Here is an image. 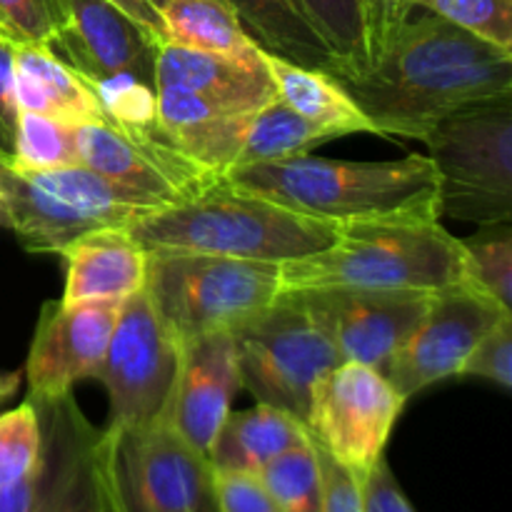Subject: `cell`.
Instances as JSON below:
<instances>
[{"mask_svg": "<svg viewBox=\"0 0 512 512\" xmlns=\"http://www.w3.org/2000/svg\"><path fill=\"white\" fill-rule=\"evenodd\" d=\"M338 80L375 133L425 140L465 105L512 93V50L423 10L393 30L368 68Z\"/></svg>", "mask_w": 512, "mask_h": 512, "instance_id": "obj_1", "label": "cell"}, {"mask_svg": "<svg viewBox=\"0 0 512 512\" xmlns=\"http://www.w3.org/2000/svg\"><path fill=\"white\" fill-rule=\"evenodd\" d=\"M225 183L260 195L305 218L333 225L440 220V180L428 155H405L383 163L290 155L240 165Z\"/></svg>", "mask_w": 512, "mask_h": 512, "instance_id": "obj_2", "label": "cell"}, {"mask_svg": "<svg viewBox=\"0 0 512 512\" xmlns=\"http://www.w3.org/2000/svg\"><path fill=\"white\" fill-rule=\"evenodd\" d=\"M128 233L145 253H200L285 263L325 250L340 225L305 218L220 180L188 200L135 215Z\"/></svg>", "mask_w": 512, "mask_h": 512, "instance_id": "obj_3", "label": "cell"}, {"mask_svg": "<svg viewBox=\"0 0 512 512\" xmlns=\"http://www.w3.org/2000/svg\"><path fill=\"white\" fill-rule=\"evenodd\" d=\"M470 283L465 250L438 220L343 225L325 250L280 263V290L440 293Z\"/></svg>", "mask_w": 512, "mask_h": 512, "instance_id": "obj_4", "label": "cell"}, {"mask_svg": "<svg viewBox=\"0 0 512 512\" xmlns=\"http://www.w3.org/2000/svg\"><path fill=\"white\" fill-rule=\"evenodd\" d=\"M145 293L178 343L235 333L280 295V265L200 253H148Z\"/></svg>", "mask_w": 512, "mask_h": 512, "instance_id": "obj_5", "label": "cell"}, {"mask_svg": "<svg viewBox=\"0 0 512 512\" xmlns=\"http://www.w3.org/2000/svg\"><path fill=\"white\" fill-rule=\"evenodd\" d=\"M440 180V215L473 225L512 218V93L440 120L428 138Z\"/></svg>", "mask_w": 512, "mask_h": 512, "instance_id": "obj_6", "label": "cell"}, {"mask_svg": "<svg viewBox=\"0 0 512 512\" xmlns=\"http://www.w3.org/2000/svg\"><path fill=\"white\" fill-rule=\"evenodd\" d=\"M0 188L8 203L10 230L35 255H60L93 230L128 228L135 215L153 208L143 195L83 163L28 173L0 163Z\"/></svg>", "mask_w": 512, "mask_h": 512, "instance_id": "obj_7", "label": "cell"}, {"mask_svg": "<svg viewBox=\"0 0 512 512\" xmlns=\"http://www.w3.org/2000/svg\"><path fill=\"white\" fill-rule=\"evenodd\" d=\"M100 465L118 512H220L213 463L165 420L100 430Z\"/></svg>", "mask_w": 512, "mask_h": 512, "instance_id": "obj_8", "label": "cell"}, {"mask_svg": "<svg viewBox=\"0 0 512 512\" xmlns=\"http://www.w3.org/2000/svg\"><path fill=\"white\" fill-rule=\"evenodd\" d=\"M233 335L243 388L258 403L285 410L300 423L315 383L343 363L333 340L290 290H280L263 313Z\"/></svg>", "mask_w": 512, "mask_h": 512, "instance_id": "obj_9", "label": "cell"}, {"mask_svg": "<svg viewBox=\"0 0 512 512\" xmlns=\"http://www.w3.org/2000/svg\"><path fill=\"white\" fill-rule=\"evenodd\" d=\"M405 403L380 370L340 363L315 383L303 425L318 448L365 480L385 458Z\"/></svg>", "mask_w": 512, "mask_h": 512, "instance_id": "obj_10", "label": "cell"}, {"mask_svg": "<svg viewBox=\"0 0 512 512\" xmlns=\"http://www.w3.org/2000/svg\"><path fill=\"white\" fill-rule=\"evenodd\" d=\"M178 368L180 343L160 323L145 288L125 298L93 378L108 395V428L165 420Z\"/></svg>", "mask_w": 512, "mask_h": 512, "instance_id": "obj_11", "label": "cell"}, {"mask_svg": "<svg viewBox=\"0 0 512 512\" xmlns=\"http://www.w3.org/2000/svg\"><path fill=\"white\" fill-rule=\"evenodd\" d=\"M78 155L85 168L143 195L153 208L188 200L223 180L183 153L158 118L143 125H78Z\"/></svg>", "mask_w": 512, "mask_h": 512, "instance_id": "obj_12", "label": "cell"}, {"mask_svg": "<svg viewBox=\"0 0 512 512\" xmlns=\"http://www.w3.org/2000/svg\"><path fill=\"white\" fill-rule=\"evenodd\" d=\"M505 315H512V310L503 308L473 283L440 290L433 295L423 320L390 355L383 375L405 400H410L420 390L458 375L470 350Z\"/></svg>", "mask_w": 512, "mask_h": 512, "instance_id": "obj_13", "label": "cell"}, {"mask_svg": "<svg viewBox=\"0 0 512 512\" xmlns=\"http://www.w3.org/2000/svg\"><path fill=\"white\" fill-rule=\"evenodd\" d=\"M298 293L305 308L333 340L343 363H363L383 373L390 355L423 320L435 293L415 290L315 288Z\"/></svg>", "mask_w": 512, "mask_h": 512, "instance_id": "obj_14", "label": "cell"}, {"mask_svg": "<svg viewBox=\"0 0 512 512\" xmlns=\"http://www.w3.org/2000/svg\"><path fill=\"white\" fill-rule=\"evenodd\" d=\"M35 408L40 458L33 512H118L100 465V430L88 423L73 393Z\"/></svg>", "mask_w": 512, "mask_h": 512, "instance_id": "obj_15", "label": "cell"}, {"mask_svg": "<svg viewBox=\"0 0 512 512\" xmlns=\"http://www.w3.org/2000/svg\"><path fill=\"white\" fill-rule=\"evenodd\" d=\"M123 300H48L30 340L25 378L28 400H58L80 380H93L113 335Z\"/></svg>", "mask_w": 512, "mask_h": 512, "instance_id": "obj_16", "label": "cell"}, {"mask_svg": "<svg viewBox=\"0 0 512 512\" xmlns=\"http://www.w3.org/2000/svg\"><path fill=\"white\" fill-rule=\"evenodd\" d=\"M65 25L48 48L90 85L118 78L155 90L160 40L110 0H63Z\"/></svg>", "mask_w": 512, "mask_h": 512, "instance_id": "obj_17", "label": "cell"}, {"mask_svg": "<svg viewBox=\"0 0 512 512\" xmlns=\"http://www.w3.org/2000/svg\"><path fill=\"white\" fill-rule=\"evenodd\" d=\"M240 388L243 380L233 333H210L180 343V368L165 423L200 453L210 455Z\"/></svg>", "mask_w": 512, "mask_h": 512, "instance_id": "obj_18", "label": "cell"}, {"mask_svg": "<svg viewBox=\"0 0 512 512\" xmlns=\"http://www.w3.org/2000/svg\"><path fill=\"white\" fill-rule=\"evenodd\" d=\"M160 85L188 90L220 118L253 113L275 98L268 68H245L235 60L173 43H160L158 63H155V88Z\"/></svg>", "mask_w": 512, "mask_h": 512, "instance_id": "obj_19", "label": "cell"}, {"mask_svg": "<svg viewBox=\"0 0 512 512\" xmlns=\"http://www.w3.org/2000/svg\"><path fill=\"white\" fill-rule=\"evenodd\" d=\"M65 290L60 303L125 300L145 288L148 253L128 228H100L63 250Z\"/></svg>", "mask_w": 512, "mask_h": 512, "instance_id": "obj_20", "label": "cell"}, {"mask_svg": "<svg viewBox=\"0 0 512 512\" xmlns=\"http://www.w3.org/2000/svg\"><path fill=\"white\" fill-rule=\"evenodd\" d=\"M15 100L20 110L75 128L105 123L93 85L45 45H15Z\"/></svg>", "mask_w": 512, "mask_h": 512, "instance_id": "obj_21", "label": "cell"}, {"mask_svg": "<svg viewBox=\"0 0 512 512\" xmlns=\"http://www.w3.org/2000/svg\"><path fill=\"white\" fill-rule=\"evenodd\" d=\"M308 440V430L295 415L258 403L250 410H230L208 458L215 473L258 475L265 463Z\"/></svg>", "mask_w": 512, "mask_h": 512, "instance_id": "obj_22", "label": "cell"}, {"mask_svg": "<svg viewBox=\"0 0 512 512\" xmlns=\"http://www.w3.org/2000/svg\"><path fill=\"white\" fill-rule=\"evenodd\" d=\"M265 68L273 80L275 95L288 108H293L305 123L325 135V140L343 138L355 133H375L373 123L365 118L348 90L330 73L318 68L288 63L283 58L265 53Z\"/></svg>", "mask_w": 512, "mask_h": 512, "instance_id": "obj_23", "label": "cell"}, {"mask_svg": "<svg viewBox=\"0 0 512 512\" xmlns=\"http://www.w3.org/2000/svg\"><path fill=\"white\" fill-rule=\"evenodd\" d=\"M263 53L333 73L338 60L300 0H225Z\"/></svg>", "mask_w": 512, "mask_h": 512, "instance_id": "obj_24", "label": "cell"}, {"mask_svg": "<svg viewBox=\"0 0 512 512\" xmlns=\"http://www.w3.org/2000/svg\"><path fill=\"white\" fill-rule=\"evenodd\" d=\"M163 43L183 45L200 53L235 60L245 68L265 70V53L243 30L240 20L223 0H170L160 8Z\"/></svg>", "mask_w": 512, "mask_h": 512, "instance_id": "obj_25", "label": "cell"}, {"mask_svg": "<svg viewBox=\"0 0 512 512\" xmlns=\"http://www.w3.org/2000/svg\"><path fill=\"white\" fill-rule=\"evenodd\" d=\"M328 143L320 130L305 123L293 108L275 95L273 100L250 113L245 123L243 150L235 168L253 163H268V160L290 158V155L310 153L315 145ZM233 170V168H230Z\"/></svg>", "mask_w": 512, "mask_h": 512, "instance_id": "obj_26", "label": "cell"}, {"mask_svg": "<svg viewBox=\"0 0 512 512\" xmlns=\"http://www.w3.org/2000/svg\"><path fill=\"white\" fill-rule=\"evenodd\" d=\"M300 5L338 60L333 78L358 73L370 63L365 0H300Z\"/></svg>", "mask_w": 512, "mask_h": 512, "instance_id": "obj_27", "label": "cell"}, {"mask_svg": "<svg viewBox=\"0 0 512 512\" xmlns=\"http://www.w3.org/2000/svg\"><path fill=\"white\" fill-rule=\"evenodd\" d=\"M255 478L283 512H323V478L315 445L303 443L265 463Z\"/></svg>", "mask_w": 512, "mask_h": 512, "instance_id": "obj_28", "label": "cell"}, {"mask_svg": "<svg viewBox=\"0 0 512 512\" xmlns=\"http://www.w3.org/2000/svg\"><path fill=\"white\" fill-rule=\"evenodd\" d=\"M78 163V128L75 125L20 110L10 168L28 173V170H53Z\"/></svg>", "mask_w": 512, "mask_h": 512, "instance_id": "obj_29", "label": "cell"}, {"mask_svg": "<svg viewBox=\"0 0 512 512\" xmlns=\"http://www.w3.org/2000/svg\"><path fill=\"white\" fill-rule=\"evenodd\" d=\"M468 263V280L512 310V228L510 223L478 225V233L460 240Z\"/></svg>", "mask_w": 512, "mask_h": 512, "instance_id": "obj_30", "label": "cell"}, {"mask_svg": "<svg viewBox=\"0 0 512 512\" xmlns=\"http://www.w3.org/2000/svg\"><path fill=\"white\" fill-rule=\"evenodd\" d=\"M40 458V418L33 400L0 415V493L28 478Z\"/></svg>", "mask_w": 512, "mask_h": 512, "instance_id": "obj_31", "label": "cell"}, {"mask_svg": "<svg viewBox=\"0 0 512 512\" xmlns=\"http://www.w3.org/2000/svg\"><path fill=\"white\" fill-rule=\"evenodd\" d=\"M405 8L430 10L485 43L512 50V0H405Z\"/></svg>", "mask_w": 512, "mask_h": 512, "instance_id": "obj_32", "label": "cell"}, {"mask_svg": "<svg viewBox=\"0 0 512 512\" xmlns=\"http://www.w3.org/2000/svg\"><path fill=\"white\" fill-rule=\"evenodd\" d=\"M63 25V0H0V38L13 45L48 48Z\"/></svg>", "mask_w": 512, "mask_h": 512, "instance_id": "obj_33", "label": "cell"}, {"mask_svg": "<svg viewBox=\"0 0 512 512\" xmlns=\"http://www.w3.org/2000/svg\"><path fill=\"white\" fill-rule=\"evenodd\" d=\"M458 375L493 380L505 390L512 388V315H505L478 340Z\"/></svg>", "mask_w": 512, "mask_h": 512, "instance_id": "obj_34", "label": "cell"}, {"mask_svg": "<svg viewBox=\"0 0 512 512\" xmlns=\"http://www.w3.org/2000/svg\"><path fill=\"white\" fill-rule=\"evenodd\" d=\"M315 450H318L320 478H323V512H365L363 480L330 458L323 448L315 445Z\"/></svg>", "mask_w": 512, "mask_h": 512, "instance_id": "obj_35", "label": "cell"}, {"mask_svg": "<svg viewBox=\"0 0 512 512\" xmlns=\"http://www.w3.org/2000/svg\"><path fill=\"white\" fill-rule=\"evenodd\" d=\"M220 512H283L255 475L215 473Z\"/></svg>", "mask_w": 512, "mask_h": 512, "instance_id": "obj_36", "label": "cell"}, {"mask_svg": "<svg viewBox=\"0 0 512 512\" xmlns=\"http://www.w3.org/2000/svg\"><path fill=\"white\" fill-rule=\"evenodd\" d=\"M20 108L15 100V45L0 38V163L10 165Z\"/></svg>", "mask_w": 512, "mask_h": 512, "instance_id": "obj_37", "label": "cell"}, {"mask_svg": "<svg viewBox=\"0 0 512 512\" xmlns=\"http://www.w3.org/2000/svg\"><path fill=\"white\" fill-rule=\"evenodd\" d=\"M363 498L365 512H418L403 493L385 458L363 480Z\"/></svg>", "mask_w": 512, "mask_h": 512, "instance_id": "obj_38", "label": "cell"}, {"mask_svg": "<svg viewBox=\"0 0 512 512\" xmlns=\"http://www.w3.org/2000/svg\"><path fill=\"white\" fill-rule=\"evenodd\" d=\"M38 495V465L25 480L0 493V512H33Z\"/></svg>", "mask_w": 512, "mask_h": 512, "instance_id": "obj_39", "label": "cell"}, {"mask_svg": "<svg viewBox=\"0 0 512 512\" xmlns=\"http://www.w3.org/2000/svg\"><path fill=\"white\" fill-rule=\"evenodd\" d=\"M113 5H118L123 13H128L130 18L138 20L143 28H148L150 33L155 35V38L163 43L165 40V28H163V15H160V10L155 8L150 0H110Z\"/></svg>", "mask_w": 512, "mask_h": 512, "instance_id": "obj_40", "label": "cell"}, {"mask_svg": "<svg viewBox=\"0 0 512 512\" xmlns=\"http://www.w3.org/2000/svg\"><path fill=\"white\" fill-rule=\"evenodd\" d=\"M0 228L10 230V213H8V203H5L3 188H0Z\"/></svg>", "mask_w": 512, "mask_h": 512, "instance_id": "obj_41", "label": "cell"}, {"mask_svg": "<svg viewBox=\"0 0 512 512\" xmlns=\"http://www.w3.org/2000/svg\"><path fill=\"white\" fill-rule=\"evenodd\" d=\"M150 3H153V5H155V8H158V10H160V8H163V5H165V3H170V0H150ZM223 3H225V0H223Z\"/></svg>", "mask_w": 512, "mask_h": 512, "instance_id": "obj_42", "label": "cell"}, {"mask_svg": "<svg viewBox=\"0 0 512 512\" xmlns=\"http://www.w3.org/2000/svg\"><path fill=\"white\" fill-rule=\"evenodd\" d=\"M365 10H368V0H365Z\"/></svg>", "mask_w": 512, "mask_h": 512, "instance_id": "obj_43", "label": "cell"}]
</instances>
